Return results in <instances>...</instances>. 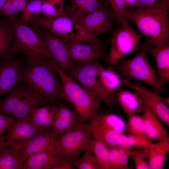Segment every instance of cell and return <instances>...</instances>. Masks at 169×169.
Returning <instances> with one entry per match:
<instances>
[{"label":"cell","mask_w":169,"mask_h":169,"mask_svg":"<svg viewBox=\"0 0 169 169\" xmlns=\"http://www.w3.org/2000/svg\"><path fill=\"white\" fill-rule=\"evenodd\" d=\"M169 6L133 8L127 9V18L146 39L156 46L169 44Z\"/></svg>","instance_id":"obj_1"},{"label":"cell","mask_w":169,"mask_h":169,"mask_svg":"<svg viewBox=\"0 0 169 169\" xmlns=\"http://www.w3.org/2000/svg\"><path fill=\"white\" fill-rule=\"evenodd\" d=\"M52 59L34 64L27 63L19 74V82L31 88L45 99L54 103L58 101L62 86Z\"/></svg>","instance_id":"obj_2"},{"label":"cell","mask_w":169,"mask_h":169,"mask_svg":"<svg viewBox=\"0 0 169 169\" xmlns=\"http://www.w3.org/2000/svg\"><path fill=\"white\" fill-rule=\"evenodd\" d=\"M12 26L14 39L12 53L22 54L27 63L34 64L52 58L48 52L37 24L29 27L15 15L8 16Z\"/></svg>","instance_id":"obj_3"},{"label":"cell","mask_w":169,"mask_h":169,"mask_svg":"<svg viewBox=\"0 0 169 169\" xmlns=\"http://www.w3.org/2000/svg\"><path fill=\"white\" fill-rule=\"evenodd\" d=\"M62 83V90L58 99L69 102L73 107L81 123L85 124L100 111V100L91 92L78 84L69 75L62 72L52 60Z\"/></svg>","instance_id":"obj_4"},{"label":"cell","mask_w":169,"mask_h":169,"mask_svg":"<svg viewBox=\"0 0 169 169\" xmlns=\"http://www.w3.org/2000/svg\"><path fill=\"white\" fill-rule=\"evenodd\" d=\"M53 104L18 82L7 95L0 99V113L17 119L26 118L31 117L34 108Z\"/></svg>","instance_id":"obj_5"},{"label":"cell","mask_w":169,"mask_h":169,"mask_svg":"<svg viewBox=\"0 0 169 169\" xmlns=\"http://www.w3.org/2000/svg\"><path fill=\"white\" fill-rule=\"evenodd\" d=\"M34 23L44 27L53 35L66 40L92 43L103 46L100 39L88 34L65 10L61 15L56 17L40 16Z\"/></svg>","instance_id":"obj_6"},{"label":"cell","mask_w":169,"mask_h":169,"mask_svg":"<svg viewBox=\"0 0 169 169\" xmlns=\"http://www.w3.org/2000/svg\"><path fill=\"white\" fill-rule=\"evenodd\" d=\"M141 49L132 58L123 59L114 67L123 79L129 81L135 79L140 80L149 85L160 95L164 91V86L148 60L146 51Z\"/></svg>","instance_id":"obj_7"},{"label":"cell","mask_w":169,"mask_h":169,"mask_svg":"<svg viewBox=\"0 0 169 169\" xmlns=\"http://www.w3.org/2000/svg\"><path fill=\"white\" fill-rule=\"evenodd\" d=\"M103 67L97 61L77 65L70 76L82 87L93 93L100 101L108 106L110 113H112L118 103L117 98L106 92L100 85L98 76Z\"/></svg>","instance_id":"obj_8"},{"label":"cell","mask_w":169,"mask_h":169,"mask_svg":"<svg viewBox=\"0 0 169 169\" xmlns=\"http://www.w3.org/2000/svg\"><path fill=\"white\" fill-rule=\"evenodd\" d=\"M85 124L81 123L57 137L56 151L60 157L73 164L86 150L92 136Z\"/></svg>","instance_id":"obj_9"},{"label":"cell","mask_w":169,"mask_h":169,"mask_svg":"<svg viewBox=\"0 0 169 169\" xmlns=\"http://www.w3.org/2000/svg\"><path fill=\"white\" fill-rule=\"evenodd\" d=\"M142 36L129 24L115 29L112 33L110 53L106 61L109 67L113 68L129 54L137 51Z\"/></svg>","instance_id":"obj_10"},{"label":"cell","mask_w":169,"mask_h":169,"mask_svg":"<svg viewBox=\"0 0 169 169\" xmlns=\"http://www.w3.org/2000/svg\"><path fill=\"white\" fill-rule=\"evenodd\" d=\"M39 30L46 49L56 65L70 76L77 65L70 55L67 40L53 35L45 29Z\"/></svg>","instance_id":"obj_11"},{"label":"cell","mask_w":169,"mask_h":169,"mask_svg":"<svg viewBox=\"0 0 169 169\" xmlns=\"http://www.w3.org/2000/svg\"><path fill=\"white\" fill-rule=\"evenodd\" d=\"M85 128L91 136L103 143L109 149L118 146L145 147L148 145L132 136H126L107 129L94 118L85 124Z\"/></svg>","instance_id":"obj_12"},{"label":"cell","mask_w":169,"mask_h":169,"mask_svg":"<svg viewBox=\"0 0 169 169\" xmlns=\"http://www.w3.org/2000/svg\"><path fill=\"white\" fill-rule=\"evenodd\" d=\"M112 12L105 6L101 7L86 16L78 23L90 35L97 38L100 35L110 31L116 21Z\"/></svg>","instance_id":"obj_13"},{"label":"cell","mask_w":169,"mask_h":169,"mask_svg":"<svg viewBox=\"0 0 169 169\" xmlns=\"http://www.w3.org/2000/svg\"><path fill=\"white\" fill-rule=\"evenodd\" d=\"M122 85L133 90L155 115L168 127L169 126V109L162 101L160 95L141 85L139 83H132L122 79Z\"/></svg>","instance_id":"obj_14"},{"label":"cell","mask_w":169,"mask_h":169,"mask_svg":"<svg viewBox=\"0 0 169 169\" xmlns=\"http://www.w3.org/2000/svg\"><path fill=\"white\" fill-rule=\"evenodd\" d=\"M57 137L53 132L51 142L48 148L30 157L24 163L22 169H51L58 164L67 166L71 169H75L72 163L58 156L56 151Z\"/></svg>","instance_id":"obj_15"},{"label":"cell","mask_w":169,"mask_h":169,"mask_svg":"<svg viewBox=\"0 0 169 169\" xmlns=\"http://www.w3.org/2000/svg\"><path fill=\"white\" fill-rule=\"evenodd\" d=\"M67 42L71 57L78 65H81L94 61L101 60L106 62L107 56L103 46L94 43Z\"/></svg>","instance_id":"obj_16"},{"label":"cell","mask_w":169,"mask_h":169,"mask_svg":"<svg viewBox=\"0 0 169 169\" xmlns=\"http://www.w3.org/2000/svg\"><path fill=\"white\" fill-rule=\"evenodd\" d=\"M24 65L23 60L15 59L14 55L0 61V97L9 92L19 82L20 71Z\"/></svg>","instance_id":"obj_17"},{"label":"cell","mask_w":169,"mask_h":169,"mask_svg":"<svg viewBox=\"0 0 169 169\" xmlns=\"http://www.w3.org/2000/svg\"><path fill=\"white\" fill-rule=\"evenodd\" d=\"M7 130L8 134L5 136L6 142L10 147L22 146L41 131L33 125L31 117L15 120Z\"/></svg>","instance_id":"obj_18"},{"label":"cell","mask_w":169,"mask_h":169,"mask_svg":"<svg viewBox=\"0 0 169 169\" xmlns=\"http://www.w3.org/2000/svg\"><path fill=\"white\" fill-rule=\"evenodd\" d=\"M151 53L156 61L158 78L163 86L169 82V44L161 47L152 45L147 41L139 46Z\"/></svg>","instance_id":"obj_19"},{"label":"cell","mask_w":169,"mask_h":169,"mask_svg":"<svg viewBox=\"0 0 169 169\" xmlns=\"http://www.w3.org/2000/svg\"><path fill=\"white\" fill-rule=\"evenodd\" d=\"M80 123L74 110L62 103L58 107L51 129L58 136Z\"/></svg>","instance_id":"obj_20"},{"label":"cell","mask_w":169,"mask_h":169,"mask_svg":"<svg viewBox=\"0 0 169 169\" xmlns=\"http://www.w3.org/2000/svg\"><path fill=\"white\" fill-rule=\"evenodd\" d=\"M52 133L51 129L41 130L22 145L21 153L24 162L30 157L43 152L48 148L51 142Z\"/></svg>","instance_id":"obj_21"},{"label":"cell","mask_w":169,"mask_h":169,"mask_svg":"<svg viewBox=\"0 0 169 169\" xmlns=\"http://www.w3.org/2000/svg\"><path fill=\"white\" fill-rule=\"evenodd\" d=\"M65 10L78 23L100 8L105 6L103 0H68Z\"/></svg>","instance_id":"obj_22"},{"label":"cell","mask_w":169,"mask_h":169,"mask_svg":"<svg viewBox=\"0 0 169 169\" xmlns=\"http://www.w3.org/2000/svg\"><path fill=\"white\" fill-rule=\"evenodd\" d=\"M58 108L54 104L34 108L31 113L32 123L39 130L51 129Z\"/></svg>","instance_id":"obj_23"},{"label":"cell","mask_w":169,"mask_h":169,"mask_svg":"<svg viewBox=\"0 0 169 169\" xmlns=\"http://www.w3.org/2000/svg\"><path fill=\"white\" fill-rule=\"evenodd\" d=\"M142 117L147 135L152 140L164 141L169 138L166 130L158 120L157 118L144 104Z\"/></svg>","instance_id":"obj_24"},{"label":"cell","mask_w":169,"mask_h":169,"mask_svg":"<svg viewBox=\"0 0 169 169\" xmlns=\"http://www.w3.org/2000/svg\"><path fill=\"white\" fill-rule=\"evenodd\" d=\"M169 151V138L148 146L147 157L149 169H163Z\"/></svg>","instance_id":"obj_25"},{"label":"cell","mask_w":169,"mask_h":169,"mask_svg":"<svg viewBox=\"0 0 169 169\" xmlns=\"http://www.w3.org/2000/svg\"><path fill=\"white\" fill-rule=\"evenodd\" d=\"M117 99L124 112L128 116L143 111V102L136 94L118 88L117 90Z\"/></svg>","instance_id":"obj_26"},{"label":"cell","mask_w":169,"mask_h":169,"mask_svg":"<svg viewBox=\"0 0 169 169\" xmlns=\"http://www.w3.org/2000/svg\"><path fill=\"white\" fill-rule=\"evenodd\" d=\"M14 36L8 17L0 20V61L4 58L14 54L12 53Z\"/></svg>","instance_id":"obj_27"},{"label":"cell","mask_w":169,"mask_h":169,"mask_svg":"<svg viewBox=\"0 0 169 169\" xmlns=\"http://www.w3.org/2000/svg\"><path fill=\"white\" fill-rule=\"evenodd\" d=\"M98 77L103 88L109 94L117 98V90L123 85L120 77L115 73L113 68L103 67Z\"/></svg>","instance_id":"obj_28"},{"label":"cell","mask_w":169,"mask_h":169,"mask_svg":"<svg viewBox=\"0 0 169 169\" xmlns=\"http://www.w3.org/2000/svg\"><path fill=\"white\" fill-rule=\"evenodd\" d=\"M21 145L8 147L0 153V169H22Z\"/></svg>","instance_id":"obj_29"},{"label":"cell","mask_w":169,"mask_h":169,"mask_svg":"<svg viewBox=\"0 0 169 169\" xmlns=\"http://www.w3.org/2000/svg\"><path fill=\"white\" fill-rule=\"evenodd\" d=\"M125 130L128 135L132 136L149 145L153 143L146 134L142 116L136 114L128 116Z\"/></svg>","instance_id":"obj_30"},{"label":"cell","mask_w":169,"mask_h":169,"mask_svg":"<svg viewBox=\"0 0 169 169\" xmlns=\"http://www.w3.org/2000/svg\"><path fill=\"white\" fill-rule=\"evenodd\" d=\"M93 118L105 128L118 133H123L125 130V122L118 115L102 112L96 113Z\"/></svg>","instance_id":"obj_31"},{"label":"cell","mask_w":169,"mask_h":169,"mask_svg":"<svg viewBox=\"0 0 169 169\" xmlns=\"http://www.w3.org/2000/svg\"><path fill=\"white\" fill-rule=\"evenodd\" d=\"M86 150L96 157L100 169H111L109 149L103 143L92 137Z\"/></svg>","instance_id":"obj_32"},{"label":"cell","mask_w":169,"mask_h":169,"mask_svg":"<svg viewBox=\"0 0 169 169\" xmlns=\"http://www.w3.org/2000/svg\"><path fill=\"white\" fill-rule=\"evenodd\" d=\"M42 14L41 0H28L24 8L21 12L20 20L23 23L33 24Z\"/></svg>","instance_id":"obj_33"},{"label":"cell","mask_w":169,"mask_h":169,"mask_svg":"<svg viewBox=\"0 0 169 169\" xmlns=\"http://www.w3.org/2000/svg\"><path fill=\"white\" fill-rule=\"evenodd\" d=\"M116 18V23L121 27L129 24L127 18V9L125 0H106Z\"/></svg>","instance_id":"obj_34"},{"label":"cell","mask_w":169,"mask_h":169,"mask_svg":"<svg viewBox=\"0 0 169 169\" xmlns=\"http://www.w3.org/2000/svg\"><path fill=\"white\" fill-rule=\"evenodd\" d=\"M42 14L53 17L61 15L64 10V0H41Z\"/></svg>","instance_id":"obj_35"},{"label":"cell","mask_w":169,"mask_h":169,"mask_svg":"<svg viewBox=\"0 0 169 169\" xmlns=\"http://www.w3.org/2000/svg\"><path fill=\"white\" fill-rule=\"evenodd\" d=\"M75 169H100L98 161L92 153L86 150L83 156L78 158L73 163Z\"/></svg>","instance_id":"obj_36"},{"label":"cell","mask_w":169,"mask_h":169,"mask_svg":"<svg viewBox=\"0 0 169 169\" xmlns=\"http://www.w3.org/2000/svg\"><path fill=\"white\" fill-rule=\"evenodd\" d=\"M28 1V0H8L0 9V14L6 16L15 15L22 11Z\"/></svg>","instance_id":"obj_37"},{"label":"cell","mask_w":169,"mask_h":169,"mask_svg":"<svg viewBox=\"0 0 169 169\" xmlns=\"http://www.w3.org/2000/svg\"><path fill=\"white\" fill-rule=\"evenodd\" d=\"M148 146L137 150H131L130 156L134 161L136 169H149L147 157Z\"/></svg>","instance_id":"obj_38"},{"label":"cell","mask_w":169,"mask_h":169,"mask_svg":"<svg viewBox=\"0 0 169 169\" xmlns=\"http://www.w3.org/2000/svg\"><path fill=\"white\" fill-rule=\"evenodd\" d=\"M131 147L119 146L117 155L118 169H129L128 162L131 151Z\"/></svg>","instance_id":"obj_39"},{"label":"cell","mask_w":169,"mask_h":169,"mask_svg":"<svg viewBox=\"0 0 169 169\" xmlns=\"http://www.w3.org/2000/svg\"><path fill=\"white\" fill-rule=\"evenodd\" d=\"M157 6H169V0H139L136 8H145Z\"/></svg>","instance_id":"obj_40"},{"label":"cell","mask_w":169,"mask_h":169,"mask_svg":"<svg viewBox=\"0 0 169 169\" xmlns=\"http://www.w3.org/2000/svg\"><path fill=\"white\" fill-rule=\"evenodd\" d=\"M15 120L13 117L0 113V135H3Z\"/></svg>","instance_id":"obj_41"},{"label":"cell","mask_w":169,"mask_h":169,"mask_svg":"<svg viewBox=\"0 0 169 169\" xmlns=\"http://www.w3.org/2000/svg\"><path fill=\"white\" fill-rule=\"evenodd\" d=\"M9 147L6 142L5 136L3 135H0V153Z\"/></svg>","instance_id":"obj_42"},{"label":"cell","mask_w":169,"mask_h":169,"mask_svg":"<svg viewBox=\"0 0 169 169\" xmlns=\"http://www.w3.org/2000/svg\"><path fill=\"white\" fill-rule=\"evenodd\" d=\"M161 99L163 102L168 106L169 105V98L167 97H161Z\"/></svg>","instance_id":"obj_43"},{"label":"cell","mask_w":169,"mask_h":169,"mask_svg":"<svg viewBox=\"0 0 169 169\" xmlns=\"http://www.w3.org/2000/svg\"><path fill=\"white\" fill-rule=\"evenodd\" d=\"M7 1L8 0H0V9L4 6Z\"/></svg>","instance_id":"obj_44"},{"label":"cell","mask_w":169,"mask_h":169,"mask_svg":"<svg viewBox=\"0 0 169 169\" xmlns=\"http://www.w3.org/2000/svg\"><path fill=\"white\" fill-rule=\"evenodd\" d=\"M103 1H104V3H105V7H106V8L108 9V10L109 11H112V10H111V9L110 8V6L108 4V3L106 1V0H103Z\"/></svg>","instance_id":"obj_45"}]
</instances>
